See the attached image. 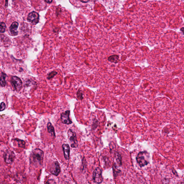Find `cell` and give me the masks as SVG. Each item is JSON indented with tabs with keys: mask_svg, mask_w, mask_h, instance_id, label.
Masks as SVG:
<instances>
[{
	"mask_svg": "<svg viewBox=\"0 0 184 184\" xmlns=\"http://www.w3.org/2000/svg\"><path fill=\"white\" fill-rule=\"evenodd\" d=\"M44 152L41 149H36L32 151L30 156L31 164L38 167L43 166Z\"/></svg>",
	"mask_w": 184,
	"mask_h": 184,
	"instance_id": "obj_1",
	"label": "cell"
},
{
	"mask_svg": "<svg viewBox=\"0 0 184 184\" xmlns=\"http://www.w3.org/2000/svg\"><path fill=\"white\" fill-rule=\"evenodd\" d=\"M150 155L146 151H141L138 154L136 160L141 167L147 166L149 162Z\"/></svg>",
	"mask_w": 184,
	"mask_h": 184,
	"instance_id": "obj_2",
	"label": "cell"
},
{
	"mask_svg": "<svg viewBox=\"0 0 184 184\" xmlns=\"http://www.w3.org/2000/svg\"><path fill=\"white\" fill-rule=\"evenodd\" d=\"M102 170L99 167H97L93 173V180L95 183H101L103 181Z\"/></svg>",
	"mask_w": 184,
	"mask_h": 184,
	"instance_id": "obj_3",
	"label": "cell"
},
{
	"mask_svg": "<svg viewBox=\"0 0 184 184\" xmlns=\"http://www.w3.org/2000/svg\"><path fill=\"white\" fill-rule=\"evenodd\" d=\"M10 82L16 91L19 92L21 90L22 87V82L19 78L16 76H12L11 78Z\"/></svg>",
	"mask_w": 184,
	"mask_h": 184,
	"instance_id": "obj_4",
	"label": "cell"
},
{
	"mask_svg": "<svg viewBox=\"0 0 184 184\" xmlns=\"http://www.w3.org/2000/svg\"><path fill=\"white\" fill-rule=\"evenodd\" d=\"M68 136L71 147L72 148L78 147V141L77 140L76 133L73 132L71 129H70L68 131Z\"/></svg>",
	"mask_w": 184,
	"mask_h": 184,
	"instance_id": "obj_5",
	"label": "cell"
},
{
	"mask_svg": "<svg viewBox=\"0 0 184 184\" xmlns=\"http://www.w3.org/2000/svg\"><path fill=\"white\" fill-rule=\"evenodd\" d=\"M3 157L5 163L11 164L14 162L15 158V155L13 151L7 150L4 153Z\"/></svg>",
	"mask_w": 184,
	"mask_h": 184,
	"instance_id": "obj_6",
	"label": "cell"
},
{
	"mask_svg": "<svg viewBox=\"0 0 184 184\" xmlns=\"http://www.w3.org/2000/svg\"><path fill=\"white\" fill-rule=\"evenodd\" d=\"M39 15L35 12H32L30 13L28 15V21L33 25H36L39 22Z\"/></svg>",
	"mask_w": 184,
	"mask_h": 184,
	"instance_id": "obj_7",
	"label": "cell"
},
{
	"mask_svg": "<svg viewBox=\"0 0 184 184\" xmlns=\"http://www.w3.org/2000/svg\"><path fill=\"white\" fill-rule=\"evenodd\" d=\"M70 113V111L68 110L63 112L61 114V120L63 124H72V121L70 120L69 117Z\"/></svg>",
	"mask_w": 184,
	"mask_h": 184,
	"instance_id": "obj_8",
	"label": "cell"
},
{
	"mask_svg": "<svg viewBox=\"0 0 184 184\" xmlns=\"http://www.w3.org/2000/svg\"><path fill=\"white\" fill-rule=\"evenodd\" d=\"M50 172L53 175L58 176L60 172V168L59 164L58 162H55L52 163L50 168Z\"/></svg>",
	"mask_w": 184,
	"mask_h": 184,
	"instance_id": "obj_9",
	"label": "cell"
},
{
	"mask_svg": "<svg viewBox=\"0 0 184 184\" xmlns=\"http://www.w3.org/2000/svg\"><path fill=\"white\" fill-rule=\"evenodd\" d=\"M18 26V23L17 22H14L12 24L9 28V30L12 36H16L18 34V32L17 28Z\"/></svg>",
	"mask_w": 184,
	"mask_h": 184,
	"instance_id": "obj_10",
	"label": "cell"
},
{
	"mask_svg": "<svg viewBox=\"0 0 184 184\" xmlns=\"http://www.w3.org/2000/svg\"><path fill=\"white\" fill-rule=\"evenodd\" d=\"M62 148L65 158L66 160H69L70 158V148L68 144H64L62 145Z\"/></svg>",
	"mask_w": 184,
	"mask_h": 184,
	"instance_id": "obj_11",
	"label": "cell"
},
{
	"mask_svg": "<svg viewBox=\"0 0 184 184\" xmlns=\"http://www.w3.org/2000/svg\"><path fill=\"white\" fill-rule=\"evenodd\" d=\"M47 129H48L49 133L51 134L54 137H55V128L51 122L48 123V124H47Z\"/></svg>",
	"mask_w": 184,
	"mask_h": 184,
	"instance_id": "obj_12",
	"label": "cell"
},
{
	"mask_svg": "<svg viewBox=\"0 0 184 184\" xmlns=\"http://www.w3.org/2000/svg\"><path fill=\"white\" fill-rule=\"evenodd\" d=\"M108 60L112 63H117L119 61V57L117 55H112L108 58Z\"/></svg>",
	"mask_w": 184,
	"mask_h": 184,
	"instance_id": "obj_13",
	"label": "cell"
},
{
	"mask_svg": "<svg viewBox=\"0 0 184 184\" xmlns=\"http://www.w3.org/2000/svg\"><path fill=\"white\" fill-rule=\"evenodd\" d=\"M7 76L6 74L5 73L2 72V75L1 78V85L2 87H5L6 84V81H5V78Z\"/></svg>",
	"mask_w": 184,
	"mask_h": 184,
	"instance_id": "obj_14",
	"label": "cell"
},
{
	"mask_svg": "<svg viewBox=\"0 0 184 184\" xmlns=\"http://www.w3.org/2000/svg\"><path fill=\"white\" fill-rule=\"evenodd\" d=\"M114 177L116 178L120 174V171L117 167L116 163H114L113 167Z\"/></svg>",
	"mask_w": 184,
	"mask_h": 184,
	"instance_id": "obj_15",
	"label": "cell"
},
{
	"mask_svg": "<svg viewBox=\"0 0 184 184\" xmlns=\"http://www.w3.org/2000/svg\"><path fill=\"white\" fill-rule=\"evenodd\" d=\"M115 156H116V159L118 164L119 166H121L122 164V158L121 155L118 153L116 152L115 154Z\"/></svg>",
	"mask_w": 184,
	"mask_h": 184,
	"instance_id": "obj_16",
	"label": "cell"
},
{
	"mask_svg": "<svg viewBox=\"0 0 184 184\" xmlns=\"http://www.w3.org/2000/svg\"><path fill=\"white\" fill-rule=\"evenodd\" d=\"M15 140H17L18 142L19 147L21 148H25V143L24 140H20L18 139H16Z\"/></svg>",
	"mask_w": 184,
	"mask_h": 184,
	"instance_id": "obj_17",
	"label": "cell"
},
{
	"mask_svg": "<svg viewBox=\"0 0 184 184\" xmlns=\"http://www.w3.org/2000/svg\"><path fill=\"white\" fill-rule=\"evenodd\" d=\"M82 91L80 89L78 90V91L77 92V97L79 100H82L83 99V96Z\"/></svg>",
	"mask_w": 184,
	"mask_h": 184,
	"instance_id": "obj_18",
	"label": "cell"
},
{
	"mask_svg": "<svg viewBox=\"0 0 184 184\" xmlns=\"http://www.w3.org/2000/svg\"><path fill=\"white\" fill-rule=\"evenodd\" d=\"M58 73L57 72L55 71H52L51 72H50L49 74H48V77H47V78L48 80H50L51 78H53L54 77L56 76L57 74Z\"/></svg>",
	"mask_w": 184,
	"mask_h": 184,
	"instance_id": "obj_19",
	"label": "cell"
},
{
	"mask_svg": "<svg viewBox=\"0 0 184 184\" xmlns=\"http://www.w3.org/2000/svg\"><path fill=\"white\" fill-rule=\"evenodd\" d=\"M5 29H6V25H5V23L3 22H1V28H0L1 33H4L5 32Z\"/></svg>",
	"mask_w": 184,
	"mask_h": 184,
	"instance_id": "obj_20",
	"label": "cell"
},
{
	"mask_svg": "<svg viewBox=\"0 0 184 184\" xmlns=\"http://www.w3.org/2000/svg\"><path fill=\"white\" fill-rule=\"evenodd\" d=\"M6 106L5 103L2 102L1 104V111L2 112L5 110Z\"/></svg>",
	"mask_w": 184,
	"mask_h": 184,
	"instance_id": "obj_21",
	"label": "cell"
},
{
	"mask_svg": "<svg viewBox=\"0 0 184 184\" xmlns=\"http://www.w3.org/2000/svg\"><path fill=\"white\" fill-rule=\"evenodd\" d=\"M47 3H51L52 2L53 0H44Z\"/></svg>",
	"mask_w": 184,
	"mask_h": 184,
	"instance_id": "obj_22",
	"label": "cell"
},
{
	"mask_svg": "<svg viewBox=\"0 0 184 184\" xmlns=\"http://www.w3.org/2000/svg\"><path fill=\"white\" fill-rule=\"evenodd\" d=\"M90 1V0H80L81 2L83 3H86L88 2L89 1Z\"/></svg>",
	"mask_w": 184,
	"mask_h": 184,
	"instance_id": "obj_23",
	"label": "cell"
},
{
	"mask_svg": "<svg viewBox=\"0 0 184 184\" xmlns=\"http://www.w3.org/2000/svg\"><path fill=\"white\" fill-rule=\"evenodd\" d=\"M181 30L182 31L183 33L184 34V28H181Z\"/></svg>",
	"mask_w": 184,
	"mask_h": 184,
	"instance_id": "obj_24",
	"label": "cell"
}]
</instances>
